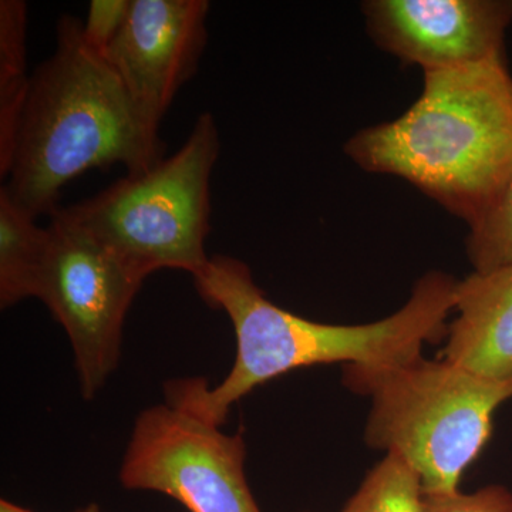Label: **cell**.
<instances>
[{
	"label": "cell",
	"mask_w": 512,
	"mask_h": 512,
	"mask_svg": "<svg viewBox=\"0 0 512 512\" xmlns=\"http://www.w3.org/2000/svg\"><path fill=\"white\" fill-rule=\"evenodd\" d=\"M202 299L227 313L237 336V356L217 386L207 380L165 383V402L221 427L229 410L256 387L292 370L330 363L376 366L419 355L426 343L446 339L456 308V279L429 272L414 285L402 309L367 325H328L279 308L259 289L245 262L211 256L194 275Z\"/></svg>",
	"instance_id": "cell-1"
},
{
	"label": "cell",
	"mask_w": 512,
	"mask_h": 512,
	"mask_svg": "<svg viewBox=\"0 0 512 512\" xmlns=\"http://www.w3.org/2000/svg\"><path fill=\"white\" fill-rule=\"evenodd\" d=\"M83 22L64 15L55 53L30 74L5 190L33 217L52 215L64 185L92 168L121 164L144 173L165 146L116 70L83 40Z\"/></svg>",
	"instance_id": "cell-2"
},
{
	"label": "cell",
	"mask_w": 512,
	"mask_h": 512,
	"mask_svg": "<svg viewBox=\"0 0 512 512\" xmlns=\"http://www.w3.org/2000/svg\"><path fill=\"white\" fill-rule=\"evenodd\" d=\"M363 170L409 181L467 224L512 174V76L505 59L424 73L403 116L350 138Z\"/></svg>",
	"instance_id": "cell-3"
},
{
	"label": "cell",
	"mask_w": 512,
	"mask_h": 512,
	"mask_svg": "<svg viewBox=\"0 0 512 512\" xmlns=\"http://www.w3.org/2000/svg\"><path fill=\"white\" fill-rule=\"evenodd\" d=\"M343 384L372 400L367 446L397 453L419 473L426 497L457 493L483 453L512 382H494L423 353L376 366L343 367Z\"/></svg>",
	"instance_id": "cell-4"
},
{
	"label": "cell",
	"mask_w": 512,
	"mask_h": 512,
	"mask_svg": "<svg viewBox=\"0 0 512 512\" xmlns=\"http://www.w3.org/2000/svg\"><path fill=\"white\" fill-rule=\"evenodd\" d=\"M220 150L214 116L202 113L173 156L60 210L144 281L161 269L197 275L210 261L205 239L211 231V175Z\"/></svg>",
	"instance_id": "cell-5"
},
{
	"label": "cell",
	"mask_w": 512,
	"mask_h": 512,
	"mask_svg": "<svg viewBox=\"0 0 512 512\" xmlns=\"http://www.w3.org/2000/svg\"><path fill=\"white\" fill-rule=\"evenodd\" d=\"M47 228L50 256L40 301L66 330L83 397L90 400L119 365L124 319L144 279L60 208Z\"/></svg>",
	"instance_id": "cell-6"
},
{
	"label": "cell",
	"mask_w": 512,
	"mask_h": 512,
	"mask_svg": "<svg viewBox=\"0 0 512 512\" xmlns=\"http://www.w3.org/2000/svg\"><path fill=\"white\" fill-rule=\"evenodd\" d=\"M247 444L165 402L134 424L120 467L127 490L168 495L190 512H262L245 474Z\"/></svg>",
	"instance_id": "cell-7"
},
{
	"label": "cell",
	"mask_w": 512,
	"mask_h": 512,
	"mask_svg": "<svg viewBox=\"0 0 512 512\" xmlns=\"http://www.w3.org/2000/svg\"><path fill=\"white\" fill-rule=\"evenodd\" d=\"M367 28L377 45L423 72L504 59L510 0H369Z\"/></svg>",
	"instance_id": "cell-8"
},
{
	"label": "cell",
	"mask_w": 512,
	"mask_h": 512,
	"mask_svg": "<svg viewBox=\"0 0 512 512\" xmlns=\"http://www.w3.org/2000/svg\"><path fill=\"white\" fill-rule=\"evenodd\" d=\"M210 8L207 0H131L123 29L104 55L157 130L181 87L197 73Z\"/></svg>",
	"instance_id": "cell-9"
},
{
	"label": "cell",
	"mask_w": 512,
	"mask_h": 512,
	"mask_svg": "<svg viewBox=\"0 0 512 512\" xmlns=\"http://www.w3.org/2000/svg\"><path fill=\"white\" fill-rule=\"evenodd\" d=\"M456 319L441 359L494 382H512V265L458 281Z\"/></svg>",
	"instance_id": "cell-10"
},
{
	"label": "cell",
	"mask_w": 512,
	"mask_h": 512,
	"mask_svg": "<svg viewBox=\"0 0 512 512\" xmlns=\"http://www.w3.org/2000/svg\"><path fill=\"white\" fill-rule=\"evenodd\" d=\"M50 256V231L0 187V306L40 299Z\"/></svg>",
	"instance_id": "cell-11"
},
{
	"label": "cell",
	"mask_w": 512,
	"mask_h": 512,
	"mask_svg": "<svg viewBox=\"0 0 512 512\" xmlns=\"http://www.w3.org/2000/svg\"><path fill=\"white\" fill-rule=\"evenodd\" d=\"M28 5L23 0L0 2V177L8 174L13 143L30 74L26 72Z\"/></svg>",
	"instance_id": "cell-12"
},
{
	"label": "cell",
	"mask_w": 512,
	"mask_h": 512,
	"mask_svg": "<svg viewBox=\"0 0 512 512\" xmlns=\"http://www.w3.org/2000/svg\"><path fill=\"white\" fill-rule=\"evenodd\" d=\"M342 512H427L419 473L400 454L386 453Z\"/></svg>",
	"instance_id": "cell-13"
},
{
	"label": "cell",
	"mask_w": 512,
	"mask_h": 512,
	"mask_svg": "<svg viewBox=\"0 0 512 512\" xmlns=\"http://www.w3.org/2000/svg\"><path fill=\"white\" fill-rule=\"evenodd\" d=\"M468 227L467 254L474 271L512 265V174Z\"/></svg>",
	"instance_id": "cell-14"
},
{
	"label": "cell",
	"mask_w": 512,
	"mask_h": 512,
	"mask_svg": "<svg viewBox=\"0 0 512 512\" xmlns=\"http://www.w3.org/2000/svg\"><path fill=\"white\" fill-rule=\"evenodd\" d=\"M131 0H92L83 22V40L92 52L104 57L126 22Z\"/></svg>",
	"instance_id": "cell-15"
},
{
	"label": "cell",
	"mask_w": 512,
	"mask_h": 512,
	"mask_svg": "<svg viewBox=\"0 0 512 512\" xmlns=\"http://www.w3.org/2000/svg\"><path fill=\"white\" fill-rule=\"evenodd\" d=\"M427 512H512V493L504 485H487L476 493L426 497Z\"/></svg>",
	"instance_id": "cell-16"
},
{
	"label": "cell",
	"mask_w": 512,
	"mask_h": 512,
	"mask_svg": "<svg viewBox=\"0 0 512 512\" xmlns=\"http://www.w3.org/2000/svg\"><path fill=\"white\" fill-rule=\"evenodd\" d=\"M0 512H35L28 508L20 507L18 504L10 503V501H0Z\"/></svg>",
	"instance_id": "cell-17"
},
{
	"label": "cell",
	"mask_w": 512,
	"mask_h": 512,
	"mask_svg": "<svg viewBox=\"0 0 512 512\" xmlns=\"http://www.w3.org/2000/svg\"><path fill=\"white\" fill-rule=\"evenodd\" d=\"M73 512H101L99 505L89 504L86 507L79 508V510Z\"/></svg>",
	"instance_id": "cell-18"
}]
</instances>
